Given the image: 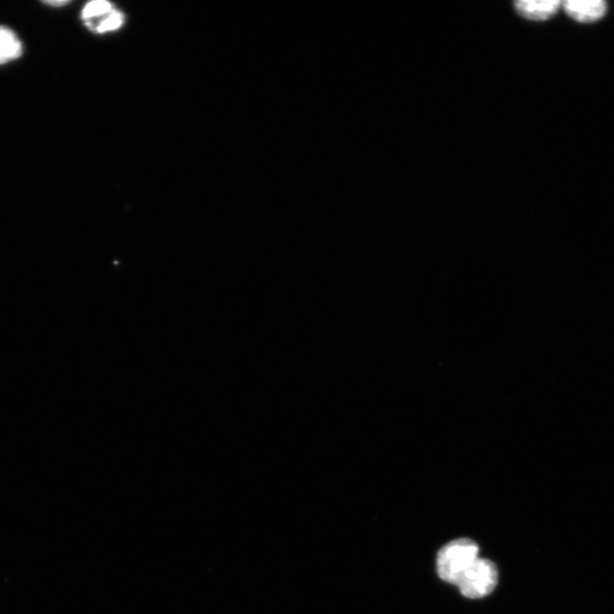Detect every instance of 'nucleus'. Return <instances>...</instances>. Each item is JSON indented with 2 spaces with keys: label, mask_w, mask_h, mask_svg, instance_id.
I'll list each match as a JSON object with an SVG mask.
<instances>
[{
  "label": "nucleus",
  "mask_w": 614,
  "mask_h": 614,
  "mask_svg": "<svg viewBox=\"0 0 614 614\" xmlns=\"http://www.w3.org/2000/svg\"><path fill=\"white\" fill-rule=\"evenodd\" d=\"M479 547L469 538L452 540L437 555V572L441 579L456 585L478 559Z\"/></svg>",
  "instance_id": "1"
},
{
  "label": "nucleus",
  "mask_w": 614,
  "mask_h": 614,
  "mask_svg": "<svg viewBox=\"0 0 614 614\" xmlns=\"http://www.w3.org/2000/svg\"><path fill=\"white\" fill-rule=\"evenodd\" d=\"M499 582L497 564L487 559H477L458 581L463 597L477 600L494 592Z\"/></svg>",
  "instance_id": "2"
},
{
  "label": "nucleus",
  "mask_w": 614,
  "mask_h": 614,
  "mask_svg": "<svg viewBox=\"0 0 614 614\" xmlns=\"http://www.w3.org/2000/svg\"><path fill=\"white\" fill-rule=\"evenodd\" d=\"M567 14L580 23H593L606 13V4L602 0H568L562 3Z\"/></svg>",
  "instance_id": "3"
},
{
  "label": "nucleus",
  "mask_w": 614,
  "mask_h": 614,
  "mask_svg": "<svg viewBox=\"0 0 614 614\" xmlns=\"http://www.w3.org/2000/svg\"><path fill=\"white\" fill-rule=\"evenodd\" d=\"M557 0H523L515 4L519 14L532 21H546L552 17L560 7Z\"/></svg>",
  "instance_id": "4"
},
{
  "label": "nucleus",
  "mask_w": 614,
  "mask_h": 614,
  "mask_svg": "<svg viewBox=\"0 0 614 614\" xmlns=\"http://www.w3.org/2000/svg\"><path fill=\"white\" fill-rule=\"evenodd\" d=\"M23 46L17 36L5 27H0V65L21 58Z\"/></svg>",
  "instance_id": "5"
},
{
  "label": "nucleus",
  "mask_w": 614,
  "mask_h": 614,
  "mask_svg": "<svg viewBox=\"0 0 614 614\" xmlns=\"http://www.w3.org/2000/svg\"><path fill=\"white\" fill-rule=\"evenodd\" d=\"M114 11L111 3L105 2V0H96L87 4L83 11V18L85 20L87 26L93 29L96 24Z\"/></svg>",
  "instance_id": "6"
},
{
  "label": "nucleus",
  "mask_w": 614,
  "mask_h": 614,
  "mask_svg": "<svg viewBox=\"0 0 614 614\" xmlns=\"http://www.w3.org/2000/svg\"><path fill=\"white\" fill-rule=\"evenodd\" d=\"M123 21H125V17H123L122 13L114 10L100 22H98L92 30H96L98 34L114 32L121 28Z\"/></svg>",
  "instance_id": "7"
},
{
  "label": "nucleus",
  "mask_w": 614,
  "mask_h": 614,
  "mask_svg": "<svg viewBox=\"0 0 614 614\" xmlns=\"http://www.w3.org/2000/svg\"><path fill=\"white\" fill-rule=\"evenodd\" d=\"M45 4L49 7L60 8V7H65L66 4H68V2H47Z\"/></svg>",
  "instance_id": "8"
}]
</instances>
